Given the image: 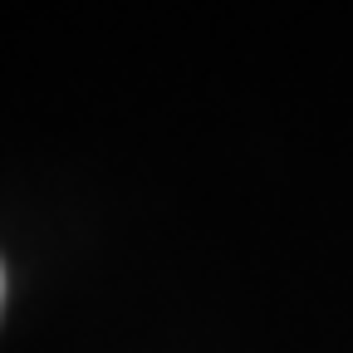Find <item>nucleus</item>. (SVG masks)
<instances>
[{
  "instance_id": "f257e3e1",
  "label": "nucleus",
  "mask_w": 353,
  "mask_h": 353,
  "mask_svg": "<svg viewBox=\"0 0 353 353\" xmlns=\"http://www.w3.org/2000/svg\"><path fill=\"white\" fill-rule=\"evenodd\" d=\"M0 294H6V275H0Z\"/></svg>"
}]
</instances>
